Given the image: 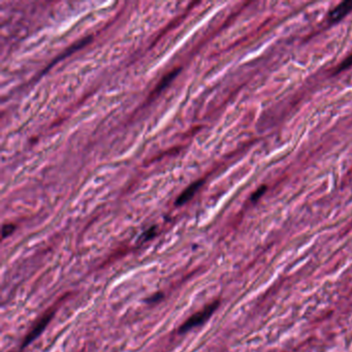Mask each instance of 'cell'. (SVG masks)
Returning a JSON list of instances; mask_svg holds the SVG:
<instances>
[{
    "mask_svg": "<svg viewBox=\"0 0 352 352\" xmlns=\"http://www.w3.org/2000/svg\"><path fill=\"white\" fill-rule=\"evenodd\" d=\"M16 229V225L14 224H4L2 226V238L5 239L8 236H11Z\"/></svg>",
    "mask_w": 352,
    "mask_h": 352,
    "instance_id": "obj_7",
    "label": "cell"
},
{
    "mask_svg": "<svg viewBox=\"0 0 352 352\" xmlns=\"http://www.w3.org/2000/svg\"><path fill=\"white\" fill-rule=\"evenodd\" d=\"M352 11V1H344L337 5L329 15L330 23H337Z\"/></svg>",
    "mask_w": 352,
    "mask_h": 352,
    "instance_id": "obj_3",
    "label": "cell"
},
{
    "mask_svg": "<svg viewBox=\"0 0 352 352\" xmlns=\"http://www.w3.org/2000/svg\"><path fill=\"white\" fill-rule=\"evenodd\" d=\"M218 306H219V302L215 301L214 303L208 305L207 307L203 308L201 311L197 312L196 314H193L192 316H190L180 327L179 332L180 333L187 332L188 330H192L194 328L201 326L202 323H205L212 316V314L216 311V309L218 308Z\"/></svg>",
    "mask_w": 352,
    "mask_h": 352,
    "instance_id": "obj_1",
    "label": "cell"
},
{
    "mask_svg": "<svg viewBox=\"0 0 352 352\" xmlns=\"http://www.w3.org/2000/svg\"><path fill=\"white\" fill-rule=\"evenodd\" d=\"M265 191H266V186H263V187H261V188H258V189L252 194L251 200H252L253 202L257 201L259 198H261L264 196Z\"/></svg>",
    "mask_w": 352,
    "mask_h": 352,
    "instance_id": "obj_8",
    "label": "cell"
},
{
    "mask_svg": "<svg viewBox=\"0 0 352 352\" xmlns=\"http://www.w3.org/2000/svg\"><path fill=\"white\" fill-rule=\"evenodd\" d=\"M351 66H352V55H351V56L347 57L344 62H342V63L340 64V66H339L337 72L342 71V70H345V69H347L348 67H350Z\"/></svg>",
    "mask_w": 352,
    "mask_h": 352,
    "instance_id": "obj_9",
    "label": "cell"
},
{
    "mask_svg": "<svg viewBox=\"0 0 352 352\" xmlns=\"http://www.w3.org/2000/svg\"><path fill=\"white\" fill-rule=\"evenodd\" d=\"M179 71H180V68H177V69H175V70H173L172 72H170L169 73V75H166L162 80H161V82H160V84H159V86H158V88H156V92L157 91H161L162 89H164L166 86H168L169 84H170V83L172 82V80L176 77V76H177L178 75V73H179Z\"/></svg>",
    "mask_w": 352,
    "mask_h": 352,
    "instance_id": "obj_5",
    "label": "cell"
},
{
    "mask_svg": "<svg viewBox=\"0 0 352 352\" xmlns=\"http://www.w3.org/2000/svg\"><path fill=\"white\" fill-rule=\"evenodd\" d=\"M162 298H163V294L158 292V293H155L154 295H152L151 298L147 299L146 301H147V303H157V302H159Z\"/></svg>",
    "mask_w": 352,
    "mask_h": 352,
    "instance_id": "obj_10",
    "label": "cell"
},
{
    "mask_svg": "<svg viewBox=\"0 0 352 352\" xmlns=\"http://www.w3.org/2000/svg\"><path fill=\"white\" fill-rule=\"evenodd\" d=\"M203 183L202 180L194 182L193 184H191L190 186H188L186 189H185L180 196L177 198V201H176V205L177 206H182L184 203H186L190 198H192V197L196 194V192L199 189V187L201 186Z\"/></svg>",
    "mask_w": 352,
    "mask_h": 352,
    "instance_id": "obj_4",
    "label": "cell"
},
{
    "mask_svg": "<svg viewBox=\"0 0 352 352\" xmlns=\"http://www.w3.org/2000/svg\"><path fill=\"white\" fill-rule=\"evenodd\" d=\"M155 236H156V226H152L149 229H147L145 233L141 236L140 242L145 243V242H147V241H149L152 238H154Z\"/></svg>",
    "mask_w": 352,
    "mask_h": 352,
    "instance_id": "obj_6",
    "label": "cell"
},
{
    "mask_svg": "<svg viewBox=\"0 0 352 352\" xmlns=\"http://www.w3.org/2000/svg\"><path fill=\"white\" fill-rule=\"evenodd\" d=\"M53 316H54V311H48L47 313H44L38 321L35 322L33 328L31 329V330L28 333H27L26 338L23 341V345H22L23 348L28 346L30 343H32L35 339H38L42 335V332L45 330V328H47L49 322L52 320Z\"/></svg>",
    "mask_w": 352,
    "mask_h": 352,
    "instance_id": "obj_2",
    "label": "cell"
}]
</instances>
